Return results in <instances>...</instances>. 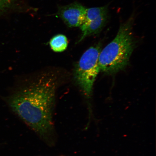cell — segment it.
<instances>
[{"label":"cell","instance_id":"1","mask_svg":"<svg viewBox=\"0 0 156 156\" xmlns=\"http://www.w3.org/2000/svg\"><path fill=\"white\" fill-rule=\"evenodd\" d=\"M58 83L56 74H42L21 88L9 101L13 112L49 146L55 142L52 116Z\"/></svg>","mask_w":156,"mask_h":156},{"label":"cell","instance_id":"2","mask_svg":"<svg viewBox=\"0 0 156 156\" xmlns=\"http://www.w3.org/2000/svg\"><path fill=\"white\" fill-rule=\"evenodd\" d=\"M132 15L120 25L115 37L101 51L99 57L100 71L108 74L118 73L127 66L136 46Z\"/></svg>","mask_w":156,"mask_h":156},{"label":"cell","instance_id":"3","mask_svg":"<svg viewBox=\"0 0 156 156\" xmlns=\"http://www.w3.org/2000/svg\"><path fill=\"white\" fill-rule=\"evenodd\" d=\"M101 50L100 44L91 47L83 54L76 66L74 78L87 97L91 96L94 84L100 71L99 57Z\"/></svg>","mask_w":156,"mask_h":156},{"label":"cell","instance_id":"4","mask_svg":"<svg viewBox=\"0 0 156 156\" xmlns=\"http://www.w3.org/2000/svg\"><path fill=\"white\" fill-rule=\"evenodd\" d=\"M87 9L80 4L73 3L61 7L58 15L68 27H80L84 21Z\"/></svg>","mask_w":156,"mask_h":156},{"label":"cell","instance_id":"5","mask_svg":"<svg viewBox=\"0 0 156 156\" xmlns=\"http://www.w3.org/2000/svg\"><path fill=\"white\" fill-rule=\"evenodd\" d=\"M107 19V14H106L101 15L90 22L83 23L80 27L82 34L79 42L87 37L99 34L106 25Z\"/></svg>","mask_w":156,"mask_h":156},{"label":"cell","instance_id":"6","mask_svg":"<svg viewBox=\"0 0 156 156\" xmlns=\"http://www.w3.org/2000/svg\"><path fill=\"white\" fill-rule=\"evenodd\" d=\"M50 45L54 51L62 52L67 48L68 41L67 37L63 34H58L52 37L50 41Z\"/></svg>","mask_w":156,"mask_h":156},{"label":"cell","instance_id":"7","mask_svg":"<svg viewBox=\"0 0 156 156\" xmlns=\"http://www.w3.org/2000/svg\"><path fill=\"white\" fill-rule=\"evenodd\" d=\"M107 13L108 8L107 6L87 9L84 21L83 24L90 22L101 15L107 14Z\"/></svg>","mask_w":156,"mask_h":156},{"label":"cell","instance_id":"8","mask_svg":"<svg viewBox=\"0 0 156 156\" xmlns=\"http://www.w3.org/2000/svg\"><path fill=\"white\" fill-rule=\"evenodd\" d=\"M11 0H0V9L5 6Z\"/></svg>","mask_w":156,"mask_h":156},{"label":"cell","instance_id":"9","mask_svg":"<svg viewBox=\"0 0 156 156\" xmlns=\"http://www.w3.org/2000/svg\"></svg>","mask_w":156,"mask_h":156}]
</instances>
